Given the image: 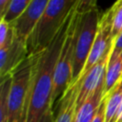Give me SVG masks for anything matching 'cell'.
<instances>
[{
    "label": "cell",
    "instance_id": "obj_1",
    "mask_svg": "<svg viewBox=\"0 0 122 122\" xmlns=\"http://www.w3.org/2000/svg\"><path fill=\"white\" fill-rule=\"evenodd\" d=\"M74 11L75 10L44 51L30 55L32 60V69L23 122H38L44 113L51 109L55 66Z\"/></svg>",
    "mask_w": 122,
    "mask_h": 122
},
{
    "label": "cell",
    "instance_id": "obj_2",
    "mask_svg": "<svg viewBox=\"0 0 122 122\" xmlns=\"http://www.w3.org/2000/svg\"><path fill=\"white\" fill-rule=\"evenodd\" d=\"M78 0H50L42 17L27 39L28 56L44 51L75 10Z\"/></svg>",
    "mask_w": 122,
    "mask_h": 122
},
{
    "label": "cell",
    "instance_id": "obj_3",
    "mask_svg": "<svg viewBox=\"0 0 122 122\" xmlns=\"http://www.w3.org/2000/svg\"><path fill=\"white\" fill-rule=\"evenodd\" d=\"M99 21V11L96 7L82 13L76 11L71 84L79 79L83 71L98 30Z\"/></svg>",
    "mask_w": 122,
    "mask_h": 122
},
{
    "label": "cell",
    "instance_id": "obj_4",
    "mask_svg": "<svg viewBox=\"0 0 122 122\" xmlns=\"http://www.w3.org/2000/svg\"><path fill=\"white\" fill-rule=\"evenodd\" d=\"M76 25V10L72 15L71 24L69 26L67 35L60 55L58 57L54 77H53V91L51 96V110L56 108L58 102L63 97L67 90L72 83V60L74 49V30Z\"/></svg>",
    "mask_w": 122,
    "mask_h": 122
},
{
    "label": "cell",
    "instance_id": "obj_5",
    "mask_svg": "<svg viewBox=\"0 0 122 122\" xmlns=\"http://www.w3.org/2000/svg\"><path fill=\"white\" fill-rule=\"evenodd\" d=\"M32 69V60L28 56L11 73V84L9 94L8 122H23L26 102Z\"/></svg>",
    "mask_w": 122,
    "mask_h": 122
},
{
    "label": "cell",
    "instance_id": "obj_6",
    "mask_svg": "<svg viewBox=\"0 0 122 122\" xmlns=\"http://www.w3.org/2000/svg\"><path fill=\"white\" fill-rule=\"evenodd\" d=\"M112 16H113V9L112 7L100 17L98 30L80 77L85 75L96 63H98L105 56L107 52H109L112 49V45H113V39L112 37Z\"/></svg>",
    "mask_w": 122,
    "mask_h": 122
},
{
    "label": "cell",
    "instance_id": "obj_7",
    "mask_svg": "<svg viewBox=\"0 0 122 122\" xmlns=\"http://www.w3.org/2000/svg\"><path fill=\"white\" fill-rule=\"evenodd\" d=\"M28 57L27 44L16 35L13 40L0 47V76L1 81L15 71V69Z\"/></svg>",
    "mask_w": 122,
    "mask_h": 122
},
{
    "label": "cell",
    "instance_id": "obj_8",
    "mask_svg": "<svg viewBox=\"0 0 122 122\" xmlns=\"http://www.w3.org/2000/svg\"><path fill=\"white\" fill-rule=\"evenodd\" d=\"M49 2L50 0H32L20 16L11 23L15 35L19 39L27 42L29 35L42 17Z\"/></svg>",
    "mask_w": 122,
    "mask_h": 122
},
{
    "label": "cell",
    "instance_id": "obj_9",
    "mask_svg": "<svg viewBox=\"0 0 122 122\" xmlns=\"http://www.w3.org/2000/svg\"><path fill=\"white\" fill-rule=\"evenodd\" d=\"M111 51L112 50L107 52L105 56L98 63H96L85 75L81 76L78 79V81L80 82V86L77 97V108L87 100V98L95 91L98 85L105 78L106 68L109 62Z\"/></svg>",
    "mask_w": 122,
    "mask_h": 122
},
{
    "label": "cell",
    "instance_id": "obj_10",
    "mask_svg": "<svg viewBox=\"0 0 122 122\" xmlns=\"http://www.w3.org/2000/svg\"><path fill=\"white\" fill-rule=\"evenodd\" d=\"M80 82L77 80L67 90L53 111V122H71L77 108V97Z\"/></svg>",
    "mask_w": 122,
    "mask_h": 122
},
{
    "label": "cell",
    "instance_id": "obj_11",
    "mask_svg": "<svg viewBox=\"0 0 122 122\" xmlns=\"http://www.w3.org/2000/svg\"><path fill=\"white\" fill-rule=\"evenodd\" d=\"M104 84L105 78L98 85L95 91L87 98V100L76 108L75 119L76 122H92L97 110L104 98Z\"/></svg>",
    "mask_w": 122,
    "mask_h": 122
},
{
    "label": "cell",
    "instance_id": "obj_12",
    "mask_svg": "<svg viewBox=\"0 0 122 122\" xmlns=\"http://www.w3.org/2000/svg\"><path fill=\"white\" fill-rule=\"evenodd\" d=\"M122 79V52L119 54H112L105 72L104 95L108 94Z\"/></svg>",
    "mask_w": 122,
    "mask_h": 122
},
{
    "label": "cell",
    "instance_id": "obj_13",
    "mask_svg": "<svg viewBox=\"0 0 122 122\" xmlns=\"http://www.w3.org/2000/svg\"><path fill=\"white\" fill-rule=\"evenodd\" d=\"M106 96L105 122H114L122 102V79Z\"/></svg>",
    "mask_w": 122,
    "mask_h": 122
},
{
    "label": "cell",
    "instance_id": "obj_14",
    "mask_svg": "<svg viewBox=\"0 0 122 122\" xmlns=\"http://www.w3.org/2000/svg\"><path fill=\"white\" fill-rule=\"evenodd\" d=\"M11 84V75L1 81L0 86V122H8L9 118V94Z\"/></svg>",
    "mask_w": 122,
    "mask_h": 122
},
{
    "label": "cell",
    "instance_id": "obj_15",
    "mask_svg": "<svg viewBox=\"0 0 122 122\" xmlns=\"http://www.w3.org/2000/svg\"><path fill=\"white\" fill-rule=\"evenodd\" d=\"M31 1L32 0H11L7 12L1 19H4L6 22L11 24L16 18L20 16V14L25 10Z\"/></svg>",
    "mask_w": 122,
    "mask_h": 122
},
{
    "label": "cell",
    "instance_id": "obj_16",
    "mask_svg": "<svg viewBox=\"0 0 122 122\" xmlns=\"http://www.w3.org/2000/svg\"><path fill=\"white\" fill-rule=\"evenodd\" d=\"M113 16H112V37L114 40L116 36L122 31V0H117L113 6Z\"/></svg>",
    "mask_w": 122,
    "mask_h": 122
},
{
    "label": "cell",
    "instance_id": "obj_17",
    "mask_svg": "<svg viewBox=\"0 0 122 122\" xmlns=\"http://www.w3.org/2000/svg\"><path fill=\"white\" fill-rule=\"evenodd\" d=\"M96 2H97V0H78L75 10L78 13L85 12L92 8H95Z\"/></svg>",
    "mask_w": 122,
    "mask_h": 122
},
{
    "label": "cell",
    "instance_id": "obj_18",
    "mask_svg": "<svg viewBox=\"0 0 122 122\" xmlns=\"http://www.w3.org/2000/svg\"><path fill=\"white\" fill-rule=\"evenodd\" d=\"M105 111H106V96H104L92 122H105Z\"/></svg>",
    "mask_w": 122,
    "mask_h": 122
},
{
    "label": "cell",
    "instance_id": "obj_19",
    "mask_svg": "<svg viewBox=\"0 0 122 122\" xmlns=\"http://www.w3.org/2000/svg\"><path fill=\"white\" fill-rule=\"evenodd\" d=\"M122 52V31L113 40L112 54H119Z\"/></svg>",
    "mask_w": 122,
    "mask_h": 122
},
{
    "label": "cell",
    "instance_id": "obj_20",
    "mask_svg": "<svg viewBox=\"0 0 122 122\" xmlns=\"http://www.w3.org/2000/svg\"><path fill=\"white\" fill-rule=\"evenodd\" d=\"M53 119H54L53 112L51 109H50L44 113V115L39 119L38 122H53Z\"/></svg>",
    "mask_w": 122,
    "mask_h": 122
},
{
    "label": "cell",
    "instance_id": "obj_21",
    "mask_svg": "<svg viewBox=\"0 0 122 122\" xmlns=\"http://www.w3.org/2000/svg\"><path fill=\"white\" fill-rule=\"evenodd\" d=\"M10 2H11V0H0V15H1V18L7 12L8 9L10 5Z\"/></svg>",
    "mask_w": 122,
    "mask_h": 122
},
{
    "label": "cell",
    "instance_id": "obj_22",
    "mask_svg": "<svg viewBox=\"0 0 122 122\" xmlns=\"http://www.w3.org/2000/svg\"><path fill=\"white\" fill-rule=\"evenodd\" d=\"M114 122H122V102H121V105H120L119 110L117 112V114L115 116Z\"/></svg>",
    "mask_w": 122,
    "mask_h": 122
},
{
    "label": "cell",
    "instance_id": "obj_23",
    "mask_svg": "<svg viewBox=\"0 0 122 122\" xmlns=\"http://www.w3.org/2000/svg\"><path fill=\"white\" fill-rule=\"evenodd\" d=\"M71 122H76V119H75V115H74V117H73V119H72V121Z\"/></svg>",
    "mask_w": 122,
    "mask_h": 122
}]
</instances>
